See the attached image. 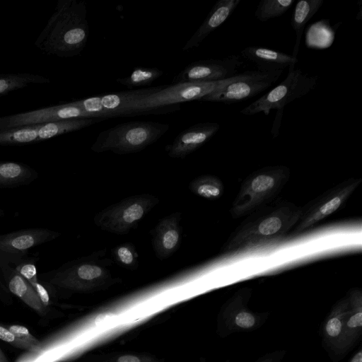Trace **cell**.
I'll return each instance as SVG.
<instances>
[{
  "mask_svg": "<svg viewBox=\"0 0 362 362\" xmlns=\"http://www.w3.org/2000/svg\"><path fill=\"white\" fill-rule=\"evenodd\" d=\"M88 35L85 1L58 0L53 13L34 45L48 55L72 57L83 50Z\"/></svg>",
  "mask_w": 362,
  "mask_h": 362,
  "instance_id": "6da1fadb",
  "label": "cell"
},
{
  "mask_svg": "<svg viewBox=\"0 0 362 362\" xmlns=\"http://www.w3.org/2000/svg\"><path fill=\"white\" fill-rule=\"evenodd\" d=\"M300 207L281 198L258 207L231 233L222 250H233L248 244L283 237L297 223Z\"/></svg>",
  "mask_w": 362,
  "mask_h": 362,
  "instance_id": "7a4b0ae2",
  "label": "cell"
},
{
  "mask_svg": "<svg viewBox=\"0 0 362 362\" xmlns=\"http://www.w3.org/2000/svg\"><path fill=\"white\" fill-rule=\"evenodd\" d=\"M237 76L215 82H185L158 86L155 91L132 101L128 107V116L177 111L180 109L181 103L201 100L218 88L233 81Z\"/></svg>",
  "mask_w": 362,
  "mask_h": 362,
  "instance_id": "3957f363",
  "label": "cell"
},
{
  "mask_svg": "<svg viewBox=\"0 0 362 362\" xmlns=\"http://www.w3.org/2000/svg\"><path fill=\"white\" fill-rule=\"evenodd\" d=\"M99 251L87 257H83L64 263L57 269L40 274V281L52 288L78 291L95 286L115 282L110 269L112 260L100 258L105 255Z\"/></svg>",
  "mask_w": 362,
  "mask_h": 362,
  "instance_id": "277c9868",
  "label": "cell"
},
{
  "mask_svg": "<svg viewBox=\"0 0 362 362\" xmlns=\"http://www.w3.org/2000/svg\"><path fill=\"white\" fill-rule=\"evenodd\" d=\"M290 168L284 165H267L247 175L240 185L230 212L233 218L246 216L275 199L288 181Z\"/></svg>",
  "mask_w": 362,
  "mask_h": 362,
  "instance_id": "5b68a950",
  "label": "cell"
},
{
  "mask_svg": "<svg viewBox=\"0 0 362 362\" xmlns=\"http://www.w3.org/2000/svg\"><path fill=\"white\" fill-rule=\"evenodd\" d=\"M169 129L168 124L151 121L119 124L99 133L91 150L121 155L136 153L157 141Z\"/></svg>",
  "mask_w": 362,
  "mask_h": 362,
  "instance_id": "8992f818",
  "label": "cell"
},
{
  "mask_svg": "<svg viewBox=\"0 0 362 362\" xmlns=\"http://www.w3.org/2000/svg\"><path fill=\"white\" fill-rule=\"evenodd\" d=\"M159 202L156 196L148 193L130 196L96 213L93 221L103 230L127 234L136 228Z\"/></svg>",
  "mask_w": 362,
  "mask_h": 362,
  "instance_id": "52a82bcc",
  "label": "cell"
},
{
  "mask_svg": "<svg viewBox=\"0 0 362 362\" xmlns=\"http://www.w3.org/2000/svg\"><path fill=\"white\" fill-rule=\"evenodd\" d=\"M317 78V76H310L300 69L288 70L279 85L244 107L240 113L253 115L262 112L267 115L272 110H282L286 105L313 90Z\"/></svg>",
  "mask_w": 362,
  "mask_h": 362,
  "instance_id": "ba28073f",
  "label": "cell"
},
{
  "mask_svg": "<svg viewBox=\"0 0 362 362\" xmlns=\"http://www.w3.org/2000/svg\"><path fill=\"white\" fill-rule=\"evenodd\" d=\"M252 295L251 288H240L223 305L218 317L217 328L221 337L252 332L264 325L270 314L269 312L253 311L248 308Z\"/></svg>",
  "mask_w": 362,
  "mask_h": 362,
  "instance_id": "9c48e42d",
  "label": "cell"
},
{
  "mask_svg": "<svg viewBox=\"0 0 362 362\" xmlns=\"http://www.w3.org/2000/svg\"><path fill=\"white\" fill-rule=\"evenodd\" d=\"M361 182L359 177L348 178L301 206L299 218L292 228V233H301L337 211Z\"/></svg>",
  "mask_w": 362,
  "mask_h": 362,
  "instance_id": "30bf717a",
  "label": "cell"
},
{
  "mask_svg": "<svg viewBox=\"0 0 362 362\" xmlns=\"http://www.w3.org/2000/svg\"><path fill=\"white\" fill-rule=\"evenodd\" d=\"M359 304H362V291L360 288L354 287L333 305L321 323L319 334L322 346L332 362H339L346 322Z\"/></svg>",
  "mask_w": 362,
  "mask_h": 362,
  "instance_id": "8fae6325",
  "label": "cell"
},
{
  "mask_svg": "<svg viewBox=\"0 0 362 362\" xmlns=\"http://www.w3.org/2000/svg\"><path fill=\"white\" fill-rule=\"evenodd\" d=\"M103 120L78 118L0 129V146H22L80 130Z\"/></svg>",
  "mask_w": 362,
  "mask_h": 362,
  "instance_id": "7c38bea8",
  "label": "cell"
},
{
  "mask_svg": "<svg viewBox=\"0 0 362 362\" xmlns=\"http://www.w3.org/2000/svg\"><path fill=\"white\" fill-rule=\"evenodd\" d=\"M284 71H247L238 74L231 83L218 88L201 101L226 104L239 103L264 92L278 81Z\"/></svg>",
  "mask_w": 362,
  "mask_h": 362,
  "instance_id": "4fadbf2b",
  "label": "cell"
},
{
  "mask_svg": "<svg viewBox=\"0 0 362 362\" xmlns=\"http://www.w3.org/2000/svg\"><path fill=\"white\" fill-rule=\"evenodd\" d=\"M60 233L49 228L21 229L0 234V261L15 267L30 258L28 250L52 241Z\"/></svg>",
  "mask_w": 362,
  "mask_h": 362,
  "instance_id": "5bb4252c",
  "label": "cell"
},
{
  "mask_svg": "<svg viewBox=\"0 0 362 362\" xmlns=\"http://www.w3.org/2000/svg\"><path fill=\"white\" fill-rule=\"evenodd\" d=\"M241 57L236 54L223 59H210L191 63L177 74L173 83L215 82L232 78L243 65Z\"/></svg>",
  "mask_w": 362,
  "mask_h": 362,
  "instance_id": "9a60e30c",
  "label": "cell"
},
{
  "mask_svg": "<svg viewBox=\"0 0 362 362\" xmlns=\"http://www.w3.org/2000/svg\"><path fill=\"white\" fill-rule=\"evenodd\" d=\"M158 86L120 91L86 99L71 101L72 103L95 118L106 119L114 117L128 116V107L136 98L157 90Z\"/></svg>",
  "mask_w": 362,
  "mask_h": 362,
  "instance_id": "2e32d148",
  "label": "cell"
},
{
  "mask_svg": "<svg viewBox=\"0 0 362 362\" xmlns=\"http://www.w3.org/2000/svg\"><path fill=\"white\" fill-rule=\"evenodd\" d=\"M78 118L95 117L74 105L72 102H69L0 117V129Z\"/></svg>",
  "mask_w": 362,
  "mask_h": 362,
  "instance_id": "e0dca14e",
  "label": "cell"
},
{
  "mask_svg": "<svg viewBox=\"0 0 362 362\" xmlns=\"http://www.w3.org/2000/svg\"><path fill=\"white\" fill-rule=\"evenodd\" d=\"M220 127L216 122L195 124L182 131L165 150L170 158H183L209 141Z\"/></svg>",
  "mask_w": 362,
  "mask_h": 362,
  "instance_id": "ac0fdd59",
  "label": "cell"
},
{
  "mask_svg": "<svg viewBox=\"0 0 362 362\" xmlns=\"http://www.w3.org/2000/svg\"><path fill=\"white\" fill-rule=\"evenodd\" d=\"M180 212L173 213L163 219L151 231L155 254L160 259L172 256L180 247L182 240Z\"/></svg>",
  "mask_w": 362,
  "mask_h": 362,
  "instance_id": "d6986e66",
  "label": "cell"
},
{
  "mask_svg": "<svg viewBox=\"0 0 362 362\" xmlns=\"http://www.w3.org/2000/svg\"><path fill=\"white\" fill-rule=\"evenodd\" d=\"M240 54L262 72L284 71L286 67L291 70L298 63V59L291 54L260 46L246 47Z\"/></svg>",
  "mask_w": 362,
  "mask_h": 362,
  "instance_id": "ffe728a7",
  "label": "cell"
},
{
  "mask_svg": "<svg viewBox=\"0 0 362 362\" xmlns=\"http://www.w3.org/2000/svg\"><path fill=\"white\" fill-rule=\"evenodd\" d=\"M0 276L11 293L40 315L46 314L47 308L42 305L33 286L13 267L0 261Z\"/></svg>",
  "mask_w": 362,
  "mask_h": 362,
  "instance_id": "44dd1931",
  "label": "cell"
},
{
  "mask_svg": "<svg viewBox=\"0 0 362 362\" xmlns=\"http://www.w3.org/2000/svg\"><path fill=\"white\" fill-rule=\"evenodd\" d=\"M240 0H218L193 35L182 48L187 51L197 47L216 29L221 26L233 13Z\"/></svg>",
  "mask_w": 362,
  "mask_h": 362,
  "instance_id": "7402d4cb",
  "label": "cell"
},
{
  "mask_svg": "<svg viewBox=\"0 0 362 362\" xmlns=\"http://www.w3.org/2000/svg\"><path fill=\"white\" fill-rule=\"evenodd\" d=\"M39 177L30 165L20 162H0V188L28 185Z\"/></svg>",
  "mask_w": 362,
  "mask_h": 362,
  "instance_id": "603a6c76",
  "label": "cell"
},
{
  "mask_svg": "<svg viewBox=\"0 0 362 362\" xmlns=\"http://www.w3.org/2000/svg\"><path fill=\"white\" fill-rule=\"evenodd\" d=\"M324 0H300L293 11L291 24L296 33V42L293 50V57L297 58L303 33L307 23L322 6Z\"/></svg>",
  "mask_w": 362,
  "mask_h": 362,
  "instance_id": "cb8c5ba5",
  "label": "cell"
},
{
  "mask_svg": "<svg viewBox=\"0 0 362 362\" xmlns=\"http://www.w3.org/2000/svg\"><path fill=\"white\" fill-rule=\"evenodd\" d=\"M50 83L49 78L31 73H4L0 74V97L8 93L25 88L30 84H43Z\"/></svg>",
  "mask_w": 362,
  "mask_h": 362,
  "instance_id": "d4e9b609",
  "label": "cell"
},
{
  "mask_svg": "<svg viewBox=\"0 0 362 362\" xmlns=\"http://www.w3.org/2000/svg\"><path fill=\"white\" fill-rule=\"evenodd\" d=\"M189 189L198 197L209 200L219 199L224 192L222 180L213 175H204L193 179Z\"/></svg>",
  "mask_w": 362,
  "mask_h": 362,
  "instance_id": "484cf974",
  "label": "cell"
},
{
  "mask_svg": "<svg viewBox=\"0 0 362 362\" xmlns=\"http://www.w3.org/2000/svg\"><path fill=\"white\" fill-rule=\"evenodd\" d=\"M163 74V71L156 67H136L127 77L118 78L116 81L129 88L151 84Z\"/></svg>",
  "mask_w": 362,
  "mask_h": 362,
  "instance_id": "4316f807",
  "label": "cell"
},
{
  "mask_svg": "<svg viewBox=\"0 0 362 362\" xmlns=\"http://www.w3.org/2000/svg\"><path fill=\"white\" fill-rule=\"evenodd\" d=\"M294 0H262L255 11V16L261 22L279 18L284 15L293 4Z\"/></svg>",
  "mask_w": 362,
  "mask_h": 362,
  "instance_id": "83f0119b",
  "label": "cell"
},
{
  "mask_svg": "<svg viewBox=\"0 0 362 362\" xmlns=\"http://www.w3.org/2000/svg\"><path fill=\"white\" fill-rule=\"evenodd\" d=\"M113 259L120 266L131 270L139 267V255L134 245L125 243L115 246L111 251Z\"/></svg>",
  "mask_w": 362,
  "mask_h": 362,
  "instance_id": "f1b7e54d",
  "label": "cell"
},
{
  "mask_svg": "<svg viewBox=\"0 0 362 362\" xmlns=\"http://www.w3.org/2000/svg\"><path fill=\"white\" fill-rule=\"evenodd\" d=\"M8 328L15 337L29 345L33 349V353L37 354L40 351L42 342L30 334L28 328L18 325H10Z\"/></svg>",
  "mask_w": 362,
  "mask_h": 362,
  "instance_id": "f546056e",
  "label": "cell"
},
{
  "mask_svg": "<svg viewBox=\"0 0 362 362\" xmlns=\"http://www.w3.org/2000/svg\"><path fill=\"white\" fill-rule=\"evenodd\" d=\"M37 260L35 257H30L14 267L30 284L39 280L35 265Z\"/></svg>",
  "mask_w": 362,
  "mask_h": 362,
  "instance_id": "4dcf8cb0",
  "label": "cell"
},
{
  "mask_svg": "<svg viewBox=\"0 0 362 362\" xmlns=\"http://www.w3.org/2000/svg\"><path fill=\"white\" fill-rule=\"evenodd\" d=\"M0 340L16 348L33 352V349L29 345L18 339L8 327L1 325H0Z\"/></svg>",
  "mask_w": 362,
  "mask_h": 362,
  "instance_id": "1f68e13d",
  "label": "cell"
},
{
  "mask_svg": "<svg viewBox=\"0 0 362 362\" xmlns=\"http://www.w3.org/2000/svg\"><path fill=\"white\" fill-rule=\"evenodd\" d=\"M30 285L34 288L42 305L45 308H47L50 303V297L47 286L40 280Z\"/></svg>",
  "mask_w": 362,
  "mask_h": 362,
  "instance_id": "d6a6232c",
  "label": "cell"
},
{
  "mask_svg": "<svg viewBox=\"0 0 362 362\" xmlns=\"http://www.w3.org/2000/svg\"><path fill=\"white\" fill-rule=\"evenodd\" d=\"M286 353L287 351L283 349L271 351L259 356L253 362H281Z\"/></svg>",
  "mask_w": 362,
  "mask_h": 362,
  "instance_id": "836d02e7",
  "label": "cell"
},
{
  "mask_svg": "<svg viewBox=\"0 0 362 362\" xmlns=\"http://www.w3.org/2000/svg\"><path fill=\"white\" fill-rule=\"evenodd\" d=\"M0 300L6 304L12 303L11 293L0 277Z\"/></svg>",
  "mask_w": 362,
  "mask_h": 362,
  "instance_id": "e575fe53",
  "label": "cell"
},
{
  "mask_svg": "<svg viewBox=\"0 0 362 362\" xmlns=\"http://www.w3.org/2000/svg\"><path fill=\"white\" fill-rule=\"evenodd\" d=\"M115 317V315L112 313H101L95 317L94 322L95 325L97 326L102 325L105 323L110 322Z\"/></svg>",
  "mask_w": 362,
  "mask_h": 362,
  "instance_id": "d590c367",
  "label": "cell"
},
{
  "mask_svg": "<svg viewBox=\"0 0 362 362\" xmlns=\"http://www.w3.org/2000/svg\"><path fill=\"white\" fill-rule=\"evenodd\" d=\"M117 362H141V361L135 356L126 355L120 356Z\"/></svg>",
  "mask_w": 362,
  "mask_h": 362,
  "instance_id": "8d00e7d4",
  "label": "cell"
},
{
  "mask_svg": "<svg viewBox=\"0 0 362 362\" xmlns=\"http://www.w3.org/2000/svg\"><path fill=\"white\" fill-rule=\"evenodd\" d=\"M349 362H362V346H360L358 350L354 354Z\"/></svg>",
  "mask_w": 362,
  "mask_h": 362,
  "instance_id": "74e56055",
  "label": "cell"
},
{
  "mask_svg": "<svg viewBox=\"0 0 362 362\" xmlns=\"http://www.w3.org/2000/svg\"><path fill=\"white\" fill-rule=\"evenodd\" d=\"M0 362H8L6 356L0 349Z\"/></svg>",
  "mask_w": 362,
  "mask_h": 362,
  "instance_id": "f35d334b",
  "label": "cell"
},
{
  "mask_svg": "<svg viewBox=\"0 0 362 362\" xmlns=\"http://www.w3.org/2000/svg\"><path fill=\"white\" fill-rule=\"evenodd\" d=\"M5 216V211L0 208V218Z\"/></svg>",
  "mask_w": 362,
  "mask_h": 362,
  "instance_id": "ab89813d",
  "label": "cell"
}]
</instances>
